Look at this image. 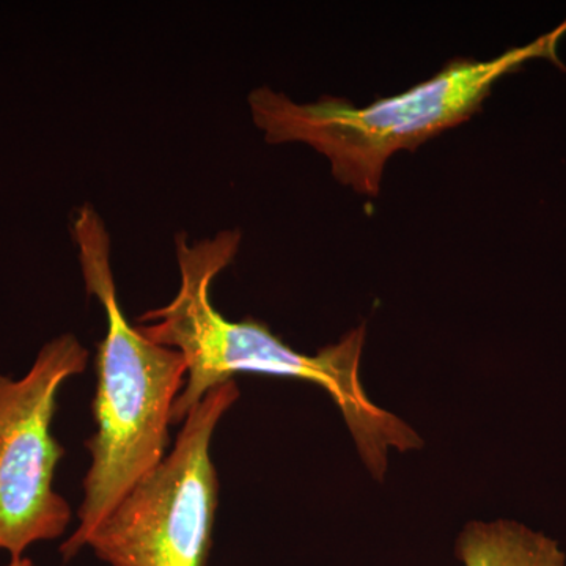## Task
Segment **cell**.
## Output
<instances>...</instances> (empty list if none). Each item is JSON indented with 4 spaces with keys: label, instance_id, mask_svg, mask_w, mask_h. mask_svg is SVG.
Here are the masks:
<instances>
[{
    "label": "cell",
    "instance_id": "6da1fadb",
    "mask_svg": "<svg viewBox=\"0 0 566 566\" xmlns=\"http://www.w3.org/2000/svg\"><path fill=\"white\" fill-rule=\"evenodd\" d=\"M240 230L214 238L177 237L180 290L169 304L140 316L139 331L155 344L185 357L186 379L174 405L172 423H181L205 395L234 375H268L301 379L322 387L338 406L364 463L382 479L389 450L408 452L422 446L419 436L392 412L376 406L359 378L365 326L316 354L296 352L255 319L230 322L211 303L214 279L240 251Z\"/></svg>",
    "mask_w": 566,
    "mask_h": 566
},
{
    "label": "cell",
    "instance_id": "7a4b0ae2",
    "mask_svg": "<svg viewBox=\"0 0 566 566\" xmlns=\"http://www.w3.org/2000/svg\"><path fill=\"white\" fill-rule=\"evenodd\" d=\"M71 226L85 290L102 303L107 333L96 357V431L85 441L92 464L77 510L80 526L61 546L65 562L87 546L112 510L167 457L174 405L188 371L181 353L155 344L123 314L111 266V237L98 211L84 205Z\"/></svg>",
    "mask_w": 566,
    "mask_h": 566
},
{
    "label": "cell",
    "instance_id": "3957f363",
    "mask_svg": "<svg viewBox=\"0 0 566 566\" xmlns=\"http://www.w3.org/2000/svg\"><path fill=\"white\" fill-rule=\"evenodd\" d=\"M564 29L493 61L457 59L431 80L364 107L334 96L300 104L260 87L249 95L252 120L268 144L303 142L327 158L340 185L359 196L378 197L386 164L395 153L416 150L468 122L495 82L528 59L551 54Z\"/></svg>",
    "mask_w": 566,
    "mask_h": 566
},
{
    "label": "cell",
    "instance_id": "277c9868",
    "mask_svg": "<svg viewBox=\"0 0 566 566\" xmlns=\"http://www.w3.org/2000/svg\"><path fill=\"white\" fill-rule=\"evenodd\" d=\"M240 397L234 379L182 420L169 455L95 528L87 546L111 566H207L219 504L212 434ZM85 546V547H87Z\"/></svg>",
    "mask_w": 566,
    "mask_h": 566
},
{
    "label": "cell",
    "instance_id": "5b68a950",
    "mask_svg": "<svg viewBox=\"0 0 566 566\" xmlns=\"http://www.w3.org/2000/svg\"><path fill=\"white\" fill-rule=\"evenodd\" d=\"M88 352L73 334L48 342L21 379L0 375V549L10 560L65 535L71 506L54 490L65 447L52 434L57 395L84 374Z\"/></svg>",
    "mask_w": 566,
    "mask_h": 566
},
{
    "label": "cell",
    "instance_id": "8992f818",
    "mask_svg": "<svg viewBox=\"0 0 566 566\" xmlns=\"http://www.w3.org/2000/svg\"><path fill=\"white\" fill-rule=\"evenodd\" d=\"M455 556L463 566H565L556 539L510 521L469 523L458 536Z\"/></svg>",
    "mask_w": 566,
    "mask_h": 566
},
{
    "label": "cell",
    "instance_id": "52a82bcc",
    "mask_svg": "<svg viewBox=\"0 0 566 566\" xmlns=\"http://www.w3.org/2000/svg\"><path fill=\"white\" fill-rule=\"evenodd\" d=\"M6 566H36V565L33 564L31 558L22 557V558H18V560H10L9 564H7Z\"/></svg>",
    "mask_w": 566,
    "mask_h": 566
}]
</instances>
